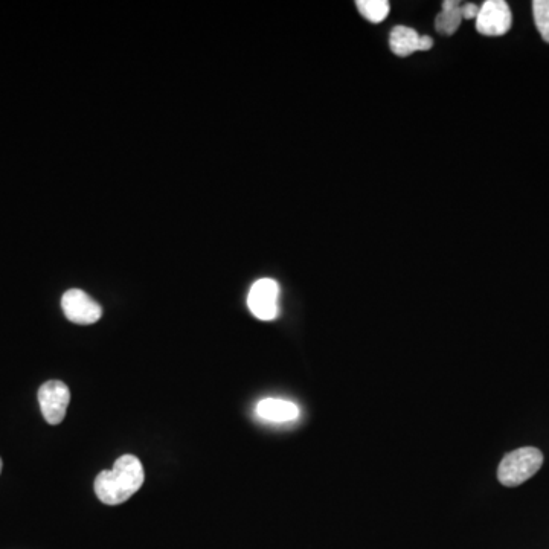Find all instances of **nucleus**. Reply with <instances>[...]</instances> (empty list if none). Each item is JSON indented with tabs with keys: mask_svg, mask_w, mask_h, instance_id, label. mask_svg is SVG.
Here are the masks:
<instances>
[{
	"mask_svg": "<svg viewBox=\"0 0 549 549\" xmlns=\"http://www.w3.org/2000/svg\"><path fill=\"white\" fill-rule=\"evenodd\" d=\"M69 402H71V391L60 380H51L40 386V408H42L43 417L52 426L65 420Z\"/></svg>",
	"mask_w": 549,
	"mask_h": 549,
	"instance_id": "39448f33",
	"label": "nucleus"
},
{
	"mask_svg": "<svg viewBox=\"0 0 549 549\" xmlns=\"http://www.w3.org/2000/svg\"><path fill=\"white\" fill-rule=\"evenodd\" d=\"M434 40L429 36H420L415 29L408 26H395L389 36V48L399 57H408L417 51H429Z\"/></svg>",
	"mask_w": 549,
	"mask_h": 549,
	"instance_id": "0eeeda50",
	"label": "nucleus"
},
{
	"mask_svg": "<svg viewBox=\"0 0 549 549\" xmlns=\"http://www.w3.org/2000/svg\"><path fill=\"white\" fill-rule=\"evenodd\" d=\"M461 13H463V19H476L479 14V7L475 4H461Z\"/></svg>",
	"mask_w": 549,
	"mask_h": 549,
	"instance_id": "f8f14e48",
	"label": "nucleus"
},
{
	"mask_svg": "<svg viewBox=\"0 0 549 549\" xmlns=\"http://www.w3.org/2000/svg\"><path fill=\"white\" fill-rule=\"evenodd\" d=\"M145 473L141 461L133 455L116 460L112 470H104L95 479V493L106 505L129 501L144 484Z\"/></svg>",
	"mask_w": 549,
	"mask_h": 549,
	"instance_id": "f257e3e1",
	"label": "nucleus"
},
{
	"mask_svg": "<svg viewBox=\"0 0 549 549\" xmlns=\"http://www.w3.org/2000/svg\"><path fill=\"white\" fill-rule=\"evenodd\" d=\"M513 25V14L504 0H487L479 7L476 31L482 36H504Z\"/></svg>",
	"mask_w": 549,
	"mask_h": 549,
	"instance_id": "7ed1b4c3",
	"label": "nucleus"
},
{
	"mask_svg": "<svg viewBox=\"0 0 549 549\" xmlns=\"http://www.w3.org/2000/svg\"><path fill=\"white\" fill-rule=\"evenodd\" d=\"M461 2L458 0H444L443 10L435 19V28L443 36H453L463 22Z\"/></svg>",
	"mask_w": 549,
	"mask_h": 549,
	"instance_id": "1a4fd4ad",
	"label": "nucleus"
},
{
	"mask_svg": "<svg viewBox=\"0 0 549 549\" xmlns=\"http://www.w3.org/2000/svg\"><path fill=\"white\" fill-rule=\"evenodd\" d=\"M280 286L270 278H261L248 295V307L252 315L260 321H273L280 313Z\"/></svg>",
	"mask_w": 549,
	"mask_h": 549,
	"instance_id": "20e7f679",
	"label": "nucleus"
},
{
	"mask_svg": "<svg viewBox=\"0 0 549 549\" xmlns=\"http://www.w3.org/2000/svg\"><path fill=\"white\" fill-rule=\"evenodd\" d=\"M258 417L272 423H287L299 417V408L293 402L283 399H263L257 405Z\"/></svg>",
	"mask_w": 549,
	"mask_h": 549,
	"instance_id": "6e6552de",
	"label": "nucleus"
},
{
	"mask_svg": "<svg viewBox=\"0 0 549 549\" xmlns=\"http://www.w3.org/2000/svg\"><path fill=\"white\" fill-rule=\"evenodd\" d=\"M0 473H2V460H0Z\"/></svg>",
	"mask_w": 549,
	"mask_h": 549,
	"instance_id": "ddd939ff",
	"label": "nucleus"
},
{
	"mask_svg": "<svg viewBox=\"0 0 549 549\" xmlns=\"http://www.w3.org/2000/svg\"><path fill=\"white\" fill-rule=\"evenodd\" d=\"M61 307L69 321L78 325H90L100 321L101 305L80 289H71L61 298Z\"/></svg>",
	"mask_w": 549,
	"mask_h": 549,
	"instance_id": "423d86ee",
	"label": "nucleus"
},
{
	"mask_svg": "<svg viewBox=\"0 0 549 549\" xmlns=\"http://www.w3.org/2000/svg\"><path fill=\"white\" fill-rule=\"evenodd\" d=\"M356 7L359 13L371 23L383 22L391 10L388 0H357Z\"/></svg>",
	"mask_w": 549,
	"mask_h": 549,
	"instance_id": "9d476101",
	"label": "nucleus"
},
{
	"mask_svg": "<svg viewBox=\"0 0 549 549\" xmlns=\"http://www.w3.org/2000/svg\"><path fill=\"white\" fill-rule=\"evenodd\" d=\"M533 14L540 36L549 43V0H534Z\"/></svg>",
	"mask_w": 549,
	"mask_h": 549,
	"instance_id": "9b49d317",
	"label": "nucleus"
},
{
	"mask_svg": "<svg viewBox=\"0 0 549 549\" xmlns=\"http://www.w3.org/2000/svg\"><path fill=\"white\" fill-rule=\"evenodd\" d=\"M543 464V453L536 447H521L502 458L498 479L505 487H517L533 478Z\"/></svg>",
	"mask_w": 549,
	"mask_h": 549,
	"instance_id": "f03ea898",
	"label": "nucleus"
}]
</instances>
